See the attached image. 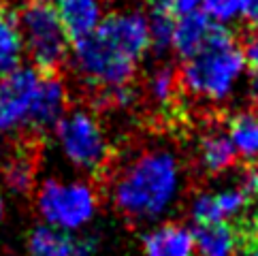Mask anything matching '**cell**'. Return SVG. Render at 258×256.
Segmentation results:
<instances>
[{
    "mask_svg": "<svg viewBox=\"0 0 258 256\" xmlns=\"http://www.w3.org/2000/svg\"><path fill=\"white\" fill-rule=\"evenodd\" d=\"M5 5H7V0H0V17H5Z\"/></svg>",
    "mask_w": 258,
    "mask_h": 256,
    "instance_id": "obj_32",
    "label": "cell"
},
{
    "mask_svg": "<svg viewBox=\"0 0 258 256\" xmlns=\"http://www.w3.org/2000/svg\"><path fill=\"white\" fill-rule=\"evenodd\" d=\"M243 188L250 192V195H254V197H258V162H254L250 169H247V173H245V184H243Z\"/></svg>",
    "mask_w": 258,
    "mask_h": 256,
    "instance_id": "obj_26",
    "label": "cell"
},
{
    "mask_svg": "<svg viewBox=\"0 0 258 256\" xmlns=\"http://www.w3.org/2000/svg\"><path fill=\"white\" fill-rule=\"evenodd\" d=\"M150 20V43L152 51L162 56L173 49V39H175V17L171 11H152L147 15Z\"/></svg>",
    "mask_w": 258,
    "mask_h": 256,
    "instance_id": "obj_20",
    "label": "cell"
},
{
    "mask_svg": "<svg viewBox=\"0 0 258 256\" xmlns=\"http://www.w3.org/2000/svg\"><path fill=\"white\" fill-rule=\"evenodd\" d=\"M228 139L237 152V158L245 162H258V111L241 109L226 122Z\"/></svg>",
    "mask_w": 258,
    "mask_h": 256,
    "instance_id": "obj_15",
    "label": "cell"
},
{
    "mask_svg": "<svg viewBox=\"0 0 258 256\" xmlns=\"http://www.w3.org/2000/svg\"><path fill=\"white\" fill-rule=\"evenodd\" d=\"M143 256H197L195 228H188L181 222L164 220L145 231Z\"/></svg>",
    "mask_w": 258,
    "mask_h": 256,
    "instance_id": "obj_9",
    "label": "cell"
},
{
    "mask_svg": "<svg viewBox=\"0 0 258 256\" xmlns=\"http://www.w3.org/2000/svg\"><path fill=\"white\" fill-rule=\"evenodd\" d=\"M5 214H7V203H5V197H3V192H0V222L5 220Z\"/></svg>",
    "mask_w": 258,
    "mask_h": 256,
    "instance_id": "obj_30",
    "label": "cell"
},
{
    "mask_svg": "<svg viewBox=\"0 0 258 256\" xmlns=\"http://www.w3.org/2000/svg\"><path fill=\"white\" fill-rule=\"evenodd\" d=\"M250 94H252V100H254V109L258 111V77L254 75L252 79V86H250Z\"/></svg>",
    "mask_w": 258,
    "mask_h": 256,
    "instance_id": "obj_29",
    "label": "cell"
},
{
    "mask_svg": "<svg viewBox=\"0 0 258 256\" xmlns=\"http://www.w3.org/2000/svg\"><path fill=\"white\" fill-rule=\"evenodd\" d=\"M250 205V192L243 186H226L220 190H203L190 199L188 214L197 226L230 224L245 214Z\"/></svg>",
    "mask_w": 258,
    "mask_h": 256,
    "instance_id": "obj_8",
    "label": "cell"
},
{
    "mask_svg": "<svg viewBox=\"0 0 258 256\" xmlns=\"http://www.w3.org/2000/svg\"><path fill=\"white\" fill-rule=\"evenodd\" d=\"M152 7V11H171V3L173 0H145Z\"/></svg>",
    "mask_w": 258,
    "mask_h": 256,
    "instance_id": "obj_27",
    "label": "cell"
},
{
    "mask_svg": "<svg viewBox=\"0 0 258 256\" xmlns=\"http://www.w3.org/2000/svg\"><path fill=\"white\" fill-rule=\"evenodd\" d=\"M36 179V164L28 154H15L3 164V184L13 195L30 192Z\"/></svg>",
    "mask_w": 258,
    "mask_h": 256,
    "instance_id": "obj_18",
    "label": "cell"
},
{
    "mask_svg": "<svg viewBox=\"0 0 258 256\" xmlns=\"http://www.w3.org/2000/svg\"><path fill=\"white\" fill-rule=\"evenodd\" d=\"M179 90V75L171 67H156L145 79V94L158 107H169Z\"/></svg>",
    "mask_w": 258,
    "mask_h": 256,
    "instance_id": "obj_19",
    "label": "cell"
},
{
    "mask_svg": "<svg viewBox=\"0 0 258 256\" xmlns=\"http://www.w3.org/2000/svg\"><path fill=\"white\" fill-rule=\"evenodd\" d=\"M34 207L43 224L71 235L84 231L96 218L100 197L88 179L47 177L36 188Z\"/></svg>",
    "mask_w": 258,
    "mask_h": 256,
    "instance_id": "obj_4",
    "label": "cell"
},
{
    "mask_svg": "<svg viewBox=\"0 0 258 256\" xmlns=\"http://www.w3.org/2000/svg\"><path fill=\"white\" fill-rule=\"evenodd\" d=\"M69 111V90L64 81L56 77L53 73H45L39 94L34 100V109L30 115V126L32 131H49L56 128V124Z\"/></svg>",
    "mask_w": 258,
    "mask_h": 256,
    "instance_id": "obj_10",
    "label": "cell"
},
{
    "mask_svg": "<svg viewBox=\"0 0 258 256\" xmlns=\"http://www.w3.org/2000/svg\"><path fill=\"white\" fill-rule=\"evenodd\" d=\"M250 233H252V237L258 239V207L254 209V214L250 218Z\"/></svg>",
    "mask_w": 258,
    "mask_h": 256,
    "instance_id": "obj_28",
    "label": "cell"
},
{
    "mask_svg": "<svg viewBox=\"0 0 258 256\" xmlns=\"http://www.w3.org/2000/svg\"><path fill=\"white\" fill-rule=\"evenodd\" d=\"M241 17L258 30V0H241Z\"/></svg>",
    "mask_w": 258,
    "mask_h": 256,
    "instance_id": "obj_24",
    "label": "cell"
},
{
    "mask_svg": "<svg viewBox=\"0 0 258 256\" xmlns=\"http://www.w3.org/2000/svg\"><path fill=\"white\" fill-rule=\"evenodd\" d=\"M53 7L73 41L92 34L107 17L105 0H56Z\"/></svg>",
    "mask_w": 258,
    "mask_h": 256,
    "instance_id": "obj_11",
    "label": "cell"
},
{
    "mask_svg": "<svg viewBox=\"0 0 258 256\" xmlns=\"http://www.w3.org/2000/svg\"><path fill=\"white\" fill-rule=\"evenodd\" d=\"M220 26L211 22L203 11L179 15L175 20V39H173V51L181 60H188L205 47L214 39L216 30Z\"/></svg>",
    "mask_w": 258,
    "mask_h": 256,
    "instance_id": "obj_12",
    "label": "cell"
},
{
    "mask_svg": "<svg viewBox=\"0 0 258 256\" xmlns=\"http://www.w3.org/2000/svg\"><path fill=\"white\" fill-rule=\"evenodd\" d=\"M39 3H47V5H53L56 0H39Z\"/></svg>",
    "mask_w": 258,
    "mask_h": 256,
    "instance_id": "obj_33",
    "label": "cell"
},
{
    "mask_svg": "<svg viewBox=\"0 0 258 256\" xmlns=\"http://www.w3.org/2000/svg\"><path fill=\"white\" fill-rule=\"evenodd\" d=\"M237 162V152L228 139L226 128H209L199 137L197 164L205 175H222L233 169Z\"/></svg>",
    "mask_w": 258,
    "mask_h": 256,
    "instance_id": "obj_13",
    "label": "cell"
},
{
    "mask_svg": "<svg viewBox=\"0 0 258 256\" xmlns=\"http://www.w3.org/2000/svg\"><path fill=\"white\" fill-rule=\"evenodd\" d=\"M247 256H258V243L250 245V250H247Z\"/></svg>",
    "mask_w": 258,
    "mask_h": 256,
    "instance_id": "obj_31",
    "label": "cell"
},
{
    "mask_svg": "<svg viewBox=\"0 0 258 256\" xmlns=\"http://www.w3.org/2000/svg\"><path fill=\"white\" fill-rule=\"evenodd\" d=\"M186 173L177 152L150 145L128 156L109 188L111 203L124 218L139 224L158 222L179 203Z\"/></svg>",
    "mask_w": 258,
    "mask_h": 256,
    "instance_id": "obj_2",
    "label": "cell"
},
{
    "mask_svg": "<svg viewBox=\"0 0 258 256\" xmlns=\"http://www.w3.org/2000/svg\"><path fill=\"white\" fill-rule=\"evenodd\" d=\"M28 256H84L79 239L47 224L34 226L26 243Z\"/></svg>",
    "mask_w": 258,
    "mask_h": 256,
    "instance_id": "obj_16",
    "label": "cell"
},
{
    "mask_svg": "<svg viewBox=\"0 0 258 256\" xmlns=\"http://www.w3.org/2000/svg\"><path fill=\"white\" fill-rule=\"evenodd\" d=\"M201 11L218 26H226L241 15V0H203Z\"/></svg>",
    "mask_w": 258,
    "mask_h": 256,
    "instance_id": "obj_21",
    "label": "cell"
},
{
    "mask_svg": "<svg viewBox=\"0 0 258 256\" xmlns=\"http://www.w3.org/2000/svg\"><path fill=\"white\" fill-rule=\"evenodd\" d=\"M241 235L230 224H205L195 226L197 256H239Z\"/></svg>",
    "mask_w": 258,
    "mask_h": 256,
    "instance_id": "obj_14",
    "label": "cell"
},
{
    "mask_svg": "<svg viewBox=\"0 0 258 256\" xmlns=\"http://www.w3.org/2000/svg\"><path fill=\"white\" fill-rule=\"evenodd\" d=\"M43 75L34 67H22L0 77V133H13L30 126L34 100Z\"/></svg>",
    "mask_w": 258,
    "mask_h": 256,
    "instance_id": "obj_7",
    "label": "cell"
},
{
    "mask_svg": "<svg viewBox=\"0 0 258 256\" xmlns=\"http://www.w3.org/2000/svg\"><path fill=\"white\" fill-rule=\"evenodd\" d=\"M247 62L243 47L224 26L216 30L197 56L183 60L179 69V88L203 103H226L245 77Z\"/></svg>",
    "mask_w": 258,
    "mask_h": 256,
    "instance_id": "obj_3",
    "label": "cell"
},
{
    "mask_svg": "<svg viewBox=\"0 0 258 256\" xmlns=\"http://www.w3.org/2000/svg\"><path fill=\"white\" fill-rule=\"evenodd\" d=\"M26 56L41 73H53L71 58L73 39L53 5L28 0L15 17Z\"/></svg>",
    "mask_w": 258,
    "mask_h": 256,
    "instance_id": "obj_5",
    "label": "cell"
},
{
    "mask_svg": "<svg viewBox=\"0 0 258 256\" xmlns=\"http://www.w3.org/2000/svg\"><path fill=\"white\" fill-rule=\"evenodd\" d=\"M152 51L150 20L139 9L107 13L98 28L73 41L71 64L84 84L109 90L133 84L137 69Z\"/></svg>",
    "mask_w": 258,
    "mask_h": 256,
    "instance_id": "obj_1",
    "label": "cell"
},
{
    "mask_svg": "<svg viewBox=\"0 0 258 256\" xmlns=\"http://www.w3.org/2000/svg\"><path fill=\"white\" fill-rule=\"evenodd\" d=\"M62 158L84 173H98L111 158V141L96 113L90 109H69L53 128Z\"/></svg>",
    "mask_w": 258,
    "mask_h": 256,
    "instance_id": "obj_6",
    "label": "cell"
},
{
    "mask_svg": "<svg viewBox=\"0 0 258 256\" xmlns=\"http://www.w3.org/2000/svg\"><path fill=\"white\" fill-rule=\"evenodd\" d=\"M24 56V41L15 20L0 17V77H7L13 71L22 69Z\"/></svg>",
    "mask_w": 258,
    "mask_h": 256,
    "instance_id": "obj_17",
    "label": "cell"
},
{
    "mask_svg": "<svg viewBox=\"0 0 258 256\" xmlns=\"http://www.w3.org/2000/svg\"><path fill=\"white\" fill-rule=\"evenodd\" d=\"M201 3L203 0H173L171 3V13L186 15V13L201 11Z\"/></svg>",
    "mask_w": 258,
    "mask_h": 256,
    "instance_id": "obj_25",
    "label": "cell"
},
{
    "mask_svg": "<svg viewBox=\"0 0 258 256\" xmlns=\"http://www.w3.org/2000/svg\"><path fill=\"white\" fill-rule=\"evenodd\" d=\"M243 53H245L247 69L258 77V30H254L250 36H247V41L243 45Z\"/></svg>",
    "mask_w": 258,
    "mask_h": 256,
    "instance_id": "obj_23",
    "label": "cell"
},
{
    "mask_svg": "<svg viewBox=\"0 0 258 256\" xmlns=\"http://www.w3.org/2000/svg\"><path fill=\"white\" fill-rule=\"evenodd\" d=\"M98 100L103 103V107L126 111V109L135 107V103L139 100V92L133 88V84H128V86H119V88L98 90Z\"/></svg>",
    "mask_w": 258,
    "mask_h": 256,
    "instance_id": "obj_22",
    "label": "cell"
}]
</instances>
